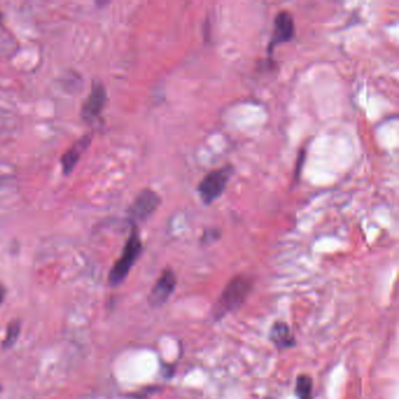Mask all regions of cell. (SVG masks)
<instances>
[{
  "instance_id": "cell-1",
  "label": "cell",
  "mask_w": 399,
  "mask_h": 399,
  "mask_svg": "<svg viewBox=\"0 0 399 399\" xmlns=\"http://www.w3.org/2000/svg\"><path fill=\"white\" fill-rule=\"evenodd\" d=\"M253 284L251 279L244 275H237L226 285L213 308V316L221 318L230 311L237 310L247 299Z\"/></svg>"
},
{
  "instance_id": "cell-2",
  "label": "cell",
  "mask_w": 399,
  "mask_h": 399,
  "mask_svg": "<svg viewBox=\"0 0 399 399\" xmlns=\"http://www.w3.org/2000/svg\"><path fill=\"white\" fill-rule=\"evenodd\" d=\"M143 249L142 240H141L139 228L132 227L129 239L125 242L124 249L119 259L112 266L109 273V284L111 286H118L128 277L130 270L135 264Z\"/></svg>"
},
{
  "instance_id": "cell-3",
  "label": "cell",
  "mask_w": 399,
  "mask_h": 399,
  "mask_svg": "<svg viewBox=\"0 0 399 399\" xmlns=\"http://www.w3.org/2000/svg\"><path fill=\"white\" fill-rule=\"evenodd\" d=\"M233 172L234 169L232 165H225L219 169L211 170L197 186L201 201L205 205H211L212 203H215L226 190Z\"/></svg>"
},
{
  "instance_id": "cell-4",
  "label": "cell",
  "mask_w": 399,
  "mask_h": 399,
  "mask_svg": "<svg viewBox=\"0 0 399 399\" xmlns=\"http://www.w3.org/2000/svg\"><path fill=\"white\" fill-rule=\"evenodd\" d=\"M161 205V197L151 188H143L136 195L135 201L128 210V220L132 227L147 221Z\"/></svg>"
},
{
  "instance_id": "cell-5",
  "label": "cell",
  "mask_w": 399,
  "mask_h": 399,
  "mask_svg": "<svg viewBox=\"0 0 399 399\" xmlns=\"http://www.w3.org/2000/svg\"><path fill=\"white\" fill-rule=\"evenodd\" d=\"M295 36V23L290 12L286 10L279 11L275 14L273 23V32L268 43V53L272 55L274 48L281 43L289 42Z\"/></svg>"
},
{
  "instance_id": "cell-6",
  "label": "cell",
  "mask_w": 399,
  "mask_h": 399,
  "mask_svg": "<svg viewBox=\"0 0 399 399\" xmlns=\"http://www.w3.org/2000/svg\"><path fill=\"white\" fill-rule=\"evenodd\" d=\"M107 102L106 86L99 80H94L92 90L81 108V118L86 123H93L102 112Z\"/></svg>"
},
{
  "instance_id": "cell-7",
  "label": "cell",
  "mask_w": 399,
  "mask_h": 399,
  "mask_svg": "<svg viewBox=\"0 0 399 399\" xmlns=\"http://www.w3.org/2000/svg\"><path fill=\"white\" fill-rule=\"evenodd\" d=\"M177 285L176 274L173 273L172 270H165L159 279L156 282L154 288H152L150 296H149V302L151 306L159 307L168 302L170 296L175 292Z\"/></svg>"
},
{
  "instance_id": "cell-8",
  "label": "cell",
  "mask_w": 399,
  "mask_h": 399,
  "mask_svg": "<svg viewBox=\"0 0 399 399\" xmlns=\"http://www.w3.org/2000/svg\"><path fill=\"white\" fill-rule=\"evenodd\" d=\"M92 143V134L83 135L81 139H79L76 142L64 152L61 157V166L64 175H70L74 170L75 165L78 164L80 157H81L86 149Z\"/></svg>"
},
{
  "instance_id": "cell-9",
  "label": "cell",
  "mask_w": 399,
  "mask_h": 399,
  "mask_svg": "<svg viewBox=\"0 0 399 399\" xmlns=\"http://www.w3.org/2000/svg\"><path fill=\"white\" fill-rule=\"evenodd\" d=\"M270 341L279 350L290 349L296 346V340L290 330V326L282 321H277L272 326Z\"/></svg>"
},
{
  "instance_id": "cell-10",
  "label": "cell",
  "mask_w": 399,
  "mask_h": 399,
  "mask_svg": "<svg viewBox=\"0 0 399 399\" xmlns=\"http://www.w3.org/2000/svg\"><path fill=\"white\" fill-rule=\"evenodd\" d=\"M295 394L299 399H313V379L308 375H300L296 378Z\"/></svg>"
},
{
  "instance_id": "cell-11",
  "label": "cell",
  "mask_w": 399,
  "mask_h": 399,
  "mask_svg": "<svg viewBox=\"0 0 399 399\" xmlns=\"http://www.w3.org/2000/svg\"><path fill=\"white\" fill-rule=\"evenodd\" d=\"M20 332V323L19 322H12L9 325V329H7V334L5 340H4L3 346L4 348H10L12 347L16 341L18 340V336H19Z\"/></svg>"
},
{
  "instance_id": "cell-12",
  "label": "cell",
  "mask_w": 399,
  "mask_h": 399,
  "mask_svg": "<svg viewBox=\"0 0 399 399\" xmlns=\"http://www.w3.org/2000/svg\"><path fill=\"white\" fill-rule=\"evenodd\" d=\"M219 238H220V231L216 230V228L205 230L204 234H203V241H204L205 244H209V242L218 240Z\"/></svg>"
},
{
  "instance_id": "cell-13",
  "label": "cell",
  "mask_w": 399,
  "mask_h": 399,
  "mask_svg": "<svg viewBox=\"0 0 399 399\" xmlns=\"http://www.w3.org/2000/svg\"><path fill=\"white\" fill-rule=\"evenodd\" d=\"M4 297H5V288H4V286L0 285V304L3 303Z\"/></svg>"
},
{
  "instance_id": "cell-14",
  "label": "cell",
  "mask_w": 399,
  "mask_h": 399,
  "mask_svg": "<svg viewBox=\"0 0 399 399\" xmlns=\"http://www.w3.org/2000/svg\"><path fill=\"white\" fill-rule=\"evenodd\" d=\"M266 399H272V398H266Z\"/></svg>"
},
{
  "instance_id": "cell-15",
  "label": "cell",
  "mask_w": 399,
  "mask_h": 399,
  "mask_svg": "<svg viewBox=\"0 0 399 399\" xmlns=\"http://www.w3.org/2000/svg\"><path fill=\"white\" fill-rule=\"evenodd\" d=\"M0 390H2V386H0Z\"/></svg>"
}]
</instances>
